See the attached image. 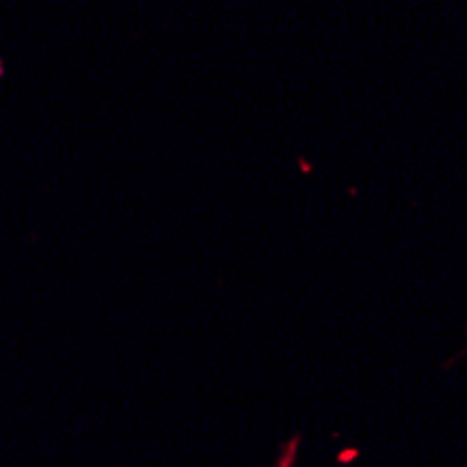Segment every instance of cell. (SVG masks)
I'll return each mask as SVG.
<instances>
[{
  "mask_svg": "<svg viewBox=\"0 0 467 467\" xmlns=\"http://www.w3.org/2000/svg\"><path fill=\"white\" fill-rule=\"evenodd\" d=\"M296 451H300V437L294 434L291 440H285V445H283V451H280V456H277V462L272 467H294Z\"/></svg>",
  "mask_w": 467,
  "mask_h": 467,
  "instance_id": "6da1fadb",
  "label": "cell"
}]
</instances>
